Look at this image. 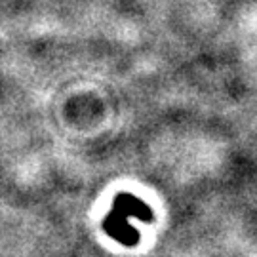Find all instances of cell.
Masks as SVG:
<instances>
[{"mask_svg":"<svg viewBox=\"0 0 257 257\" xmlns=\"http://www.w3.org/2000/svg\"><path fill=\"white\" fill-rule=\"evenodd\" d=\"M130 217H138L139 221H151L153 210L134 194H118L112 202L107 219L103 223V229L109 236L118 240L120 244L136 246L139 234L138 230L130 225Z\"/></svg>","mask_w":257,"mask_h":257,"instance_id":"1","label":"cell"}]
</instances>
